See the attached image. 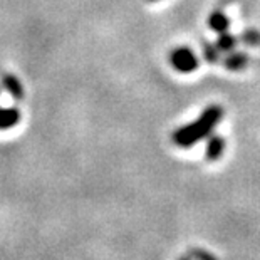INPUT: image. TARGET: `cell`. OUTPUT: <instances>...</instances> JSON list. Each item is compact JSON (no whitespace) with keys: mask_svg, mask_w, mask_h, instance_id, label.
Returning a JSON list of instances; mask_svg holds the SVG:
<instances>
[{"mask_svg":"<svg viewBox=\"0 0 260 260\" xmlns=\"http://www.w3.org/2000/svg\"><path fill=\"white\" fill-rule=\"evenodd\" d=\"M203 54L205 57H207L208 62H217L218 60V49L217 46H208V44H205V49H203Z\"/></svg>","mask_w":260,"mask_h":260,"instance_id":"9","label":"cell"},{"mask_svg":"<svg viewBox=\"0 0 260 260\" xmlns=\"http://www.w3.org/2000/svg\"><path fill=\"white\" fill-rule=\"evenodd\" d=\"M235 44H237V39L234 36L226 34V32H222V36H220L218 41H217V49L220 52H229L235 47Z\"/></svg>","mask_w":260,"mask_h":260,"instance_id":"7","label":"cell"},{"mask_svg":"<svg viewBox=\"0 0 260 260\" xmlns=\"http://www.w3.org/2000/svg\"><path fill=\"white\" fill-rule=\"evenodd\" d=\"M181 260H188V258H181Z\"/></svg>","mask_w":260,"mask_h":260,"instance_id":"11","label":"cell"},{"mask_svg":"<svg viewBox=\"0 0 260 260\" xmlns=\"http://www.w3.org/2000/svg\"><path fill=\"white\" fill-rule=\"evenodd\" d=\"M208 25L212 27L215 32L222 34V32H225L226 29H229V19H226L222 12H213L208 19Z\"/></svg>","mask_w":260,"mask_h":260,"instance_id":"5","label":"cell"},{"mask_svg":"<svg viewBox=\"0 0 260 260\" xmlns=\"http://www.w3.org/2000/svg\"><path fill=\"white\" fill-rule=\"evenodd\" d=\"M193 257H195L197 260H215L213 255H210V253H207L205 250H195L193 252Z\"/></svg>","mask_w":260,"mask_h":260,"instance_id":"10","label":"cell"},{"mask_svg":"<svg viewBox=\"0 0 260 260\" xmlns=\"http://www.w3.org/2000/svg\"><path fill=\"white\" fill-rule=\"evenodd\" d=\"M171 66L180 73H191L198 68V59L188 47H178L171 52Z\"/></svg>","mask_w":260,"mask_h":260,"instance_id":"2","label":"cell"},{"mask_svg":"<svg viewBox=\"0 0 260 260\" xmlns=\"http://www.w3.org/2000/svg\"><path fill=\"white\" fill-rule=\"evenodd\" d=\"M220 118H222V109L218 106H210L208 109H205L198 121L185 126V128L176 129L173 133V141L181 148H190L197 141L207 138L215 128V124L220 121Z\"/></svg>","mask_w":260,"mask_h":260,"instance_id":"1","label":"cell"},{"mask_svg":"<svg viewBox=\"0 0 260 260\" xmlns=\"http://www.w3.org/2000/svg\"><path fill=\"white\" fill-rule=\"evenodd\" d=\"M225 149V140L220 136H212L207 143V151H205V154H207V159L208 161H215V159H218L220 156H222Z\"/></svg>","mask_w":260,"mask_h":260,"instance_id":"3","label":"cell"},{"mask_svg":"<svg viewBox=\"0 0 260 260\" xmlns=\"http://www.w3.org/2000/svg\"><path fill=\"white\" fill-rule=\"evenodd\" d=\"M242 41L245 44H250V46H257V44H260V34L257 30H245L242 34Z\"/></svg>","mask_w":260,"mask_h":260,"instance_id":"8","label":"cell"},{"mask_svg":"<svg viewBox=\"0 0 260 260\" xmlns=\"http://www.w3.org/2000/svg\"><path fill=\"white\" fill-rule=\"evenodd\" d=\"M247 56L245 54H242V52H235V54H232V56H229L225 60H223V64H225V68L226 69H230V71H240L243 69L247 66Z\"/></svg>","mask_w":260,"mask_h":260,"instance_id":"4","label":"cell"},{"mask_svg":"<svg viewBox=\"0 0 260 260\" xmlns=\"http://www.w3.org/2000/svg\"><path fill=\"white\" fill-rule=\"evenodd\" d=\"M19 121V113L15 109H2L0 111V129L10 128Z\"/></svg>","mask_w":260,"mask_h":260,"instance_id":"6","label":"cell"}]
</instances>
